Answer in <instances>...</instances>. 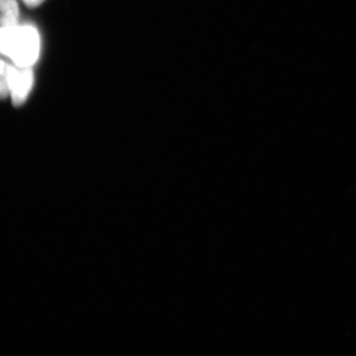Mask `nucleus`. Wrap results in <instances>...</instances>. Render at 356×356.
<instances>
[{"mask_svg":"<svg viewBox=\"0 0 356 356\" xmlns=\"http://www.w3.org/2000/svg\"><path fill=\"white\" fill-rule=\"evenodd\" d=\"M22 1L30 8H34V7L39 6L40 4L43 3L44 0H22Z\"/></svg>","mask_w":356,"mask_h":356,"instance_id":"5","label":"nucleus"},{"mask_svg":"<svg viewBox=\"0 0 356 356\" xmlns=\"http://www.w3.org/2000/svg\"><path fill=\"white\" fill-rule=\"evenodd\" d=\"M10 67V64L0 58V99H6L10 95V91H9Z\"/></svg>","mask_w":356,"mask_h":356,"instance_id":"4","label":"nucleus"},{"mask_svg":"<svg viewBox=\"0 0 356 356\" xmlns=\"http://www.w3.org/2000/svg\"><path fill=\"white\" fill-rule=\"evenodd\" d=\"M41 50V39L35 26H0V54L18 67H32Z\"/></svg>","mask_w":356,"mask_h":356,"instance_id":"1","label":"nucleus"},{"mask_svg":"<svg viewBox=\"0 0 356 356\" xmlns=\"http://www.w3.org/2000/svg\"><path fill=\"white\" fill-rule=\"evenodd\" d=\"M19 7L16 0H0V26L18 24Z\"/></svg>","mask_w":356,"mask_h":356,"instance_id":"3","label":"nucleus"},{"mask_svg":"<svg viewBox=\"0 0 356 356\" xmlns=\"http://www.w3.org/2000/svg\"><path fill=\"white\" fill-rule=\"evenodd\" d=\"M34 86L32 67L11 65L9 72V91L14 106H20L27 100Z\"/></svg>","mask_w":356,"mask_h":356,"instance_id":"2","label":"nucleus"}]
</instances>
